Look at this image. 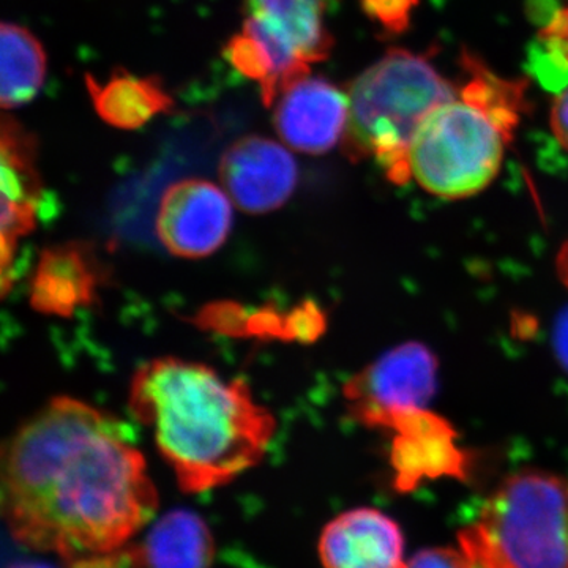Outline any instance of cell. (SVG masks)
Instances as JSON below:
<instances>
[{
  "label": "cell",
  "instance_id": "7",
  "mask_svg": "<svg viewBox=\"0 0 568 568\" xmlns=\"http://www.w3.org/2000/svg\"><path fill=\"white\" fill-rule=\"evenodd\" d=\"M231 226V197L203 179L173 183L156 215V234L164 248L189 260L215 253L226 242Z\"/></svg>",
  "mask_w": 568,
  "mask_h": 568
},
{
  "label": "cell",
  "instance_id": "15",
  "mask_svg": "<svg viewBox=\"0 0 568 568\" xmlns=\"http://www.w3.org/2000/svg\"><path fill=\"white\" fill-rule=\"evenodd\" d=\"M200 323L226 335L301 342H312L325 327L324 315L315 304L298 305L290 312L275 306L250 312L241 305L215 304L203 310Z\"/></svg>",
  "mask_w": 568,
  "mask_h": 568
},
{
  "label": "cell",
  "instance_id": "16",
  "mask_svg": "<svg viewBox=\"0 0 568 568\" xmlns=\"http://www.w3.org/2000/svg\"><path fill=\"white\" fill-rule=\"evenodd\" d=\"M85 84L97 114L115 129H141L155 115L170 111L174 104L159 78L134 77L122 71L104 82L88 77Z\"/></svg>",
  "mask_w": 568,
  "mask_h": 568
},
{
  "label": "cell",
  "instance_id": "10",
  "mask_svg": "<svg viewBox=\"0 0 568 568\" xmlns=\"http://www.w3.org/2000/svg\"><path fill=\"white\" fill-rule=\"evenodd\" d=\"M347 119L349 97L323 78L306 74L276 100V132L294 151H331L345 136Z\"/></svg>",
  "mask_w": 568,
  "mask_h": 568
},
{
  "label": "cell",
  "instance_id": "2",
  "mask_svg": "<svg viewBox=\"0 0 568 568\" xmlns=\"http://www.w3.org/2000/svg\"><path fill=\"white\" fill-rule=\"evenodd\" d=\"M130 410L148 426L183 491L204 493L263 459L275 418L244 381L207 365L163 357L138 369Z\"/></svg>",
  "mask_w": 568,
  "mask_h": 568
},
{
  "label": "cell",
  "instance_id": "29",
  "mask_svg": "<svg viewBox=\"0 0 568 568\" xmlns=\"http://www.w3.org/2000/svg\"><path fill=\"white\" fill-rule=\"evenodd\" d=\"M556 264H558V274L560 280H562V282L568 286V242L562 246V250H560Z\"/></svg>",
  "mask_w": 568,
  "mask_h": 568
},
{
  "label": "cell",
  "instance_id": "25",
  "mask_svg": "<svg viewBox=\"0 0 568 568\" xmlns=\"http://www.w3.org/2000/svg\"><path fill=\"white\" fill-rule=\"evenodd\" d=\"M551 130L556 140L568 151V89L560 92L551 110Z\"/></svg>",
  "mask_w": 568,
  "mask_h": 568
},
{
  "label": "cell",
  "instance_id": "23",
  "mask_svg": "<svg viewBox=\"0 0 568 568\" xmlns=\"http://www.w3.org/2000/svg\"><path fill=\"white\" fill-rule=\"evenodd\" d=\"M70 568H148L142 558L140 545H123L103 555L74 559Z\"/></svg>",
  "mask_w": 568,
  "mask_h": 568
},
{
  "label": "cell",
  "instance_id": "8",
  "mask_svg": "<svg viewBox=\"0 0 568 568\" xmlns=\"http://www.w3.org/2000/svg\"><path fill=\"white\" fill-rule=\"evenodd\" d=\"M231 201L246 213H267L287 203L297 186L294 156L278 142L248 136L234 142L220 163Z\"/></svg>",
  "mask_w": 568,
  "mask_h": 568
},
{
  "label": "cell",
  "instance_id": "18",
  "mask_svg": "<svg viewBox=\"0 0 568 568\" xmlns=\"http://www.w3.org/2000/svg\"><path fill=\"white\" fill-rule=\"evenodd\" d=\"M331 0H246V17L260 18L293 41L310 63L324 61L334 39L325 28Z\"/></svg>",
  "mask_w": 568,
  "mask_h": 568
},
{
  "label": "cell",
  "instance_id": "13",
  "mask_svg": "<svg viewBox=\"0 0 568 568\" xmlns=\"http://www.w3.org/2000/svg\"><path fill=\"white\" fill-rule=\"evenodd\" d=\"M227 62L260 84L265 106H272L293 82L306 77L310 63L274 26L246 17L244 29L226 47Z\"/></svg>",
  "mask_w": 568,
  "mask_h": 568
},
{
  "label": "cell",
  "instance_id": "30",
  "mask_svg": "<svg viewBox=\"0 0 568 568\" xmlns=\"http://www.w3.org/2000/svg\"><path fill=\"white\" fill-rule=\"evenodd\" d=\"M11 568H51L50 566H47V564H40V562H21V564H14Z\"/></svg>",
  "mask_w": 568,
  "mask_h": 568
},
{
  "label": "cell",
  "instance_id": "6",
  "mask_svg": "<svg viewBox=\"0 0 568 568\" xmlns=\"http://www.w3.org/2000/svg\"><path fill=\"white\" fill-rule=\"evenodd\" d=\"M437 361L410 342L381 355L345 386L347 407L369 428L390 429L396 418L426 409L436 394Z\"/></svg>",
  "mask_w": 568,
  "mask_h": 568
},
{
  "label": "cell",
  "instance_id": "14",
  "mask_svg": "<svg viewBox=\"0 0 568 568\" xmlns=\"http://www.w3.org/2000/svg\"><path fill=\"white\" fill-rule=\"evenodd\" d=\"M102 267L89 245L70 242L41 253L31 282L33 308L43 315L71 316L95 298Z\"/></svg>",
  "mask_w": 568,
  "mask_h": 568
},
{
  "label": "cell",
  "instance_id": "28",
  "mask_svg": "<svg viewBox=\"0 0 568 568\" xmlns=\"http://www.w3.org/2000/svg\"><path fill=\"white\" fill-rule=\"evenodd\" d=\"M463 551L466 552L473 568H500L493 560H489L484 552L478 551L476 547L469 544H462Z\"/></svg>",
  "mask_w": 568,
  "mask_h": 568
},
{
  "label": "cell",
  "instance_id": "9",
  "mask_svg": "<svg viewBox=\"0 0 568 568\" xmlns=\"http://www.w3.org/2000/svg\"><path fill=\"white\" fill-rule=\"evenodd\" d=\"M2 291L9 293L11 264L22 237L39 216L43 186L36 168V141L11 119L2 121Z\"/></svg>",
  "mask_w": 568,
  "mask_h": 568
},
{
  "label": "cell",
  "instance_id": "24",
  "mask_svg": "<svg viewBox=\"0 0 568 568\" xmlns=\"http://www.w3.org/2000/svg\"><path fill=\"white\" fill-rule=\"evenodd\" d=\"M405 568H473V566L465 551L433 548L417 552Z\"/></svg>",
  "mask_w": 568,
  "mask_h": 568
},
{
  "label": "cell",
  "instance_id": "26",
  "mask_svg": "<svg viewBox=\"0 0 568 568\" xmlns=\"http://www.w3.org/2000/svg\"><path fill=\"white\" fill-rule=\"evenodd\" d=\"M555 345L559 362L568 372V310L556 325Z\"/></svg>",
  "mask_w": 568,
  "mask_h": 568
},
{
  "label": "cell",
  "instance_id": "20",
  "mask_svg": "<svg viewBox=\"0 0 568 568\" xmlns=\"http://www.w3.org/2000/svg\"><path fill=\"white\" fill-rule=\"evenodd\" d=\"M463 67L470 77L462 89V99L484 112L510 141L523 112L528 110L525 97L528 84L496 77L470 54L463 55Z\"/></svg>",
  "mask_w": 568,
  "mask_h": 568
},
{
  "label": "cell",
  "instance_id": "27",
  "mask_svg": "<svg viewBox=\"0 0 568 568\" xmlns=\"http://www.w3.org/2000/svg\"><path fill=\"white\" fill-rule=\"evenodd\" d=\"M541 31L559 37L560 40L566 41L568 47V9L556 11L555 17L541 28Z\"/></svg>",
  "mask_w": 568,
  "mask_h": 568
},
{
  "label": "cell",
  "instance_id": "11",
  "mask_svg": "<svg viewBox=\"0 0 568 568\" xmlns=\"http://www.w3.org/2000/svg\"><path fill=\"white\" fill-rule=\"evenodd\" d=\"M402 530L387 515L355 508L325 526L320 556L325 568H405Z\"/></svg>",
  "mask_w": 568,
  "mask_h": 568
},
{
  "label": "cell",
  "instance_id": "3",
  "mask_svg": "<svg viewBox=\"0 0 568 568\" xmlns=\"http://www.w3.org/2000/svg\"><path fill=\"white\" fill-rule=\"evenodd\" d=\"M457 100V88L426 55L387 52L353 82L343 149L351 160L375 156L395 183L409 181L407 153L422 122Z\"/></svg>",
  "mask_w": 568,
  "mask_h": 568
},
{
  "label": "cell",
  "instance_id": "4",
  "mask_svg": "<svg viewBox=\"0 0 568 568\" xmlns=\"http://www.w3.org/2000/svg\"><path fill=\"white\" fill-rule=\"evenodd\" d=\"M500 568H568V488L559 477L523 469L507 477L459 534Z\"/></svg>",
  "mask_w": 568,
  "mask_h": 568
},
{
  "label": "cell",
  "instance_id": "12",
  "mask_svg": "<svg viewBox=\"0 0 568 568\" xmlns=\"http://www.w3.org/2000/svg\"><path fill=\"white\" fill-rule=\"evenodd\" d=\"M390 429L398 432L392 462L402 491L416 488L424 478L466 477L465 455L457 450L454 432L439 417L417 410L396 418Z\"/></svg>",
  "mask_w": 568,
  "mask_h": 568
},
{
  "label": "cell",
  "instance_id": "5",
  "mask_svg": "<svg viewBox=\"0 0 568 568\" xmlns=\"http://www.w3.org/2000/svg\"><path fill=\"white\" fill-rule=\"evenodd\" d=\"M506 136L465 100L436 108L418 126L407 166L425 192L463 200L487 189L504 160Z\"/></svg>",
  "mask_w": 568,
  "mask_h": 568
},
{
  "label": "cell",
  "instance_id": "21",
  "mask_svg": "<svg viewBox=\"0 0 568 568\" xmlns=\"http://www.w3.org/2000/svg\"><path fill=\"white\" fill-rule=\"evenodd\" d=\"M528 71L547 91L568 89V47L552 33L540 31L528 51Z\"/></svg>",
  "mask_w": 568,
  "mask_h": 568
},
{
  "label": "cell",
  "instance_id": "1",
  "mask_svg": "<svg viewBox=\"0 0 568 568\" xmlns=\"http://www.w3.org/2000/svg\"><path fill=\"white\" fill-rule=\"evenodd\" d=\"M2 504L20 544L74 560L129 544L159 497L129 428L59 396L3 448Z\"/></svg>",
  "mask_w": 568,
  "mask_h": 568
},
{
  "label": "cell",
  "instance_id": "19",
  "mask_svg": "<svg viewBox=\"0 0 568 568\" xmlns=\"http://www.w3.org/2000/svg\"><path fill=\"white\" fill-rule=\"evenodd\" d=\"M2 43V106H22L31 102L43 85L47 74V55L40 41L28 29L3 22L0 29Z\"/></svg>",
  "mask_w": 568,
  "mask_h": 568
},
{
  "label": "cell",
  "instance_id": "17",
  "mask_svg": "<svg viewBox=\"0 0 568 568\" xmlns=\"http://www.w3.org/2000/svg\"><path fill=\"white\" fill-rule=\"evenodd\" d=\"M140 549L148 568H211L215 555L211 530L189 510L164 515Z\"/></svg>",
  "mask_w": 568,
  "mask_h": 568
},
{
  "label": "cell",
  "instance_id": "22",
  "mask_svg": "<svg viewBox=\"0 0 568 568\" xmlns=\"http://www.w3.org/2000/svg\"><path fill=\"white\" fill-rule=\"evenodd\" d=\"M416 2L417 0H362L366 13L392 32L406 28Z\"/></svg>",
  "mask_w": 568,
  "mask_h": 568
}]
</instances>
